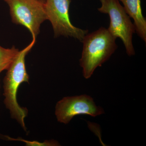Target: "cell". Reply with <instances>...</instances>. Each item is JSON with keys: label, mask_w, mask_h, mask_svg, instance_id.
I'll return each instance as SVG.
<instances>
[{"label": "cell", "mask_w": 146, "mask_h": 146, "mask_svg": "<svg viewBox=\"0 0 146 146\" xmlns=\"http://www.w3.org/2000/svg\"><path fill=\"white\" fill-rule=\"evenodd\" d=\"M130 18H133L135 30L138 36L146 42V20L142 13L141 0H119Z\"/></svg>", "instance_id": "obj_7"}, {"label": "cell", "mask_w": 146, "mask_h": 146, "mask_svg": "<svg viewBox=\"0 0 146 146\" xmlns=\"http://www.w3.org/2000/svg\"><path fill=\"white\" fill-rule=\"evenodd\" d=\"M101 6L100 12L109 15L110 24L107 29L116 38L122 41L126 52L129 56L134 55L135 52L132 43V37L136 32L135 27L119 0H100Z\"/></svg>", "instance_id": "obj_3"}, {"label": "cell", "mask_w": 146, "mask_h": 146, "mask_svg": "<svg viewBox=\"0 0 146 146\" xmlns=\"http://www.w3.org/2000/svg\"><path fill=\"white\" fill-rule=\"evenodd\" d=\"M19 51L15 46L11 48H5L0 46V73L8 70Z\"/></svg>", "instance_id": "obj_8"}, {"label": "cell", "mask_w": 146, "mask_h": 146, "mask_svg": "<svg viewBox=\"0 0 146 146\" xmlns=\"http://www.w3.org/2000/svg\"><path fill=\"white\" fill-rule=\"evenodd\" d=\"M116 39L103 27L85 35L82 41L83 50L80 60L85 78H90L95 70L101 67L114 53L117 48Z\"/></svg>", "instance_id": "obj_2"}, {"label": "cell", "mask_w": 146, "mask_h": 146, "mask_svg": "<svg viewBox=\"0 0 146 146\" xmlns=\"http://www.w3.org/2000/svg\"><path fill=\"white\" fill-rule=\"evenodd\" d=\"M36 1H38L40 2L43 3L45 4L46 0H36Z\"/></svg>", "instance_id": "obj_10"}, {"label": "cell", "mask_w": 146, "mask_h": 146, "mask_svg": "<svg viewBox=\"0 0 146 146\" xmlns=\"http://www.w3.org/2000/svg\"><path fill=\"white\" fill-rule=\"evenodd\" d=\"M36 38L33 37L31 43L22 50L19 51L17 56L7 70L4 78V103L9 110L11 116L27 131L25 122V118L28 113L26 108L21 107L17 101V93L19 86L23 82L29 83V77L26 70L25 57L34 46Z\"/></svg>", "instance_id": "obj_1"}, {"label": "cell", "mask_w": 146, "mask_h": 146, "mask_svg": "<svg viewBox=\"0 0 146 146\" xmlns=\"http://www.w3.org/2000/svg\"><path fill=\"white\" fill-rule=\"evenodd\" d=\"M104 113L102 108L97 106L93 98L87 95L66 97L58 102L55 115L59 122L67 124L75 116L88 115L96 117Z\"/></svg>", "instance_id": "obj_6"}, {"label": "cell", "mask_w": 146, "mask_h": 146, "mask_svg": "<svg viewBox=\"0 0 146 146\" xmlns=\"http://www.w3.org/2000/svg\"><path fill=\"white\" fill-rule=\"evenodd\" d=\"M3 1L9 6L13 23L24 26L36 38L41 24L47 20L45 4L36 0Z\"/></svg>", "instance_id": "obj_4"}, {"label": "cell", "mask_w": 146, "mask_h": 146, "mask_svg": "<svg viewBox=\"0 0 146 146\" xmlns=\"http://www.w3.org/2000/svg\"><path fill=\"white\" fill-rule=\"evenodd\" d=\"M0 138L8 141H17L24 142L26 144L27 146H58L59 143L54 141H45L43 143L38 141H29L24 140L22 138H10L9 136L6 135H0Z\"/></svg>", "instance_id": "obj_9"}, {"label": "cell", "mask_w": 146, "mask_h": 146, "mask_svg": "<svg viewBox=\"0 0 146 146\" xmlns=\"http://www.w3.org/2000/svg\"><path fill=\"white\" fill-rule=\"evenodd\" d=\"M70 3L71 0H46L47 20L52 25L55 37L70 36L82 42L88 31L76 27L71 23L69 16Z\"/></svg>", "instance_id": "obj_5"}, {"label": "cell", "mask_w": 146, "mask_h": 146, "mask_svg": "<svg viewBox=\"0 0 146 146\" xmlns=\"http://www.w3.org/2000/svg\"><path fill=\"white\" fill-rule=\"evenodd\" d=\"M0 87H1V86H0Z\"/></svg>", "instance_id": "obj_11"}]
</instances>
